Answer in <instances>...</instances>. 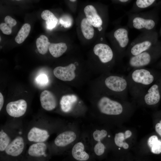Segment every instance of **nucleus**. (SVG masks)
I'll return each mask as SVG.
<instances>
[{
  "mask_svg": "<svg viewBox=\"0 0 161 161\" xmlns=\"http://www.w3.org/2000/svg\"><path fill=\"white\" fill-rule=\"evenodd\" d=\"M129 92L135 100H139L145 94L155 80L150 69L145 67L132 69L126 76Z\"/></svg>",
  "mask_w": 161,
  "mask_h": 161,
  "instance_id": "f257e3e1",
  "label": "nucleus"
},
{
  "mask_svg": "<svg viewBox=\"0 0 161 161\" xmlns=\"http://www.w3.org/2000/svg\"><path fill=\"white\" fill-rule=\"evenodd\" d=\"M25 141L20 134L12 136L4 129L0 131V151L13 157L20 155L25 148Z\"/></svg>",
  "mask_w": 161,
  "mask_h": 161,
  "instance_id": "f03ea898",
  "label": "nucleus"
},
{
  "mask_svg": "<svg viewBox=\"0 0 161 161\" xmlns=\"http://www.w3.org/2000/svg\"><path fill=\"white\" fill-rule=\"evenodd\" d=\"M156 40L153 31L142 32L129 44L125 56L129 58L147 50L154 45Z\"/></svg>",
  "mask_w": 161,
  "mask_h": 161,
  "instance_id": "7ed1b4c3",
  "label": "nucleus"
},
{
  "mask_svg": "<svg viewBox=\"0 0 161 161\" xmlns=\"http://www.w3.org/2000/svg\"><path fill=\"white\" fill-rule=\"evenodd\" d=\"M128 17L127 26L141 32L152 31L156 22L153 12L147 11L127 14Z\"/></svg>",
  "mask_w": 161,
  "mask_h": 161,
  "instance_id": "20e7f679",
  "label": "nucleus"
},
{
  "mask_svg": "<svg viewBox=\"0 0 161 161\" xmlns=\"http://www.w3.org/2000/svg\"><path fill=\"white\" fill-rule=\"evenodd\" d=\"M106 87L109 90L117 94L119 98L125 100L127 97L128 85L126 77L125 76L111 75L104 81Z\"/></svg>",
  "mask_w": 161,
  "mask_h": 161,
  "instance_id": "39448f33",
  "label": "nucleus"
},
{
  "mask_svg": "<svg viewBox=\"0 0 161 161\" xmlns=\"http://www.w3.org/2000/svg\"><path fill=\"white\" fill-rule=\"evenodd\" d=\"M113 37L118 56L121 59L124 58L129 45V27L127 26H121L114 32Z\"/></svg>",
  "mask_w": 161,
  "mask_h": 161,
  "instance_id": "423d86ee",
  "label": "nucleus"
},
{
  "mask_svg": "<svg viewBox=\"0 0 161 161\" xmlns=\"http://www.w3.org/2000/svg\"><path fill=\"white\" fill-rule=\"evenodd\" d=\"M97 107L101 113L109 115H119L124 110V107L120 102L106 96L100 99Z\"/></svg>",
  "mask_w": 161,
  "mask_h": 161,
  "instance_id": "0eeeda50",
  "label": "nucleus"
},
{
  "mask_svg": "<svg viewBox=\"0 0 161 161\" xmlns=\"http://www.w3.org/2000/svg\"><path fill=\"white\" fill-rule=\"evenodd\" d=\"M160 88L158 84L153 83L139 100L148 106L157 104L160 101L161 96Z\"/></svg>",
  "mask_w": 161,
  "mask_h": 161,
  "instance_id": "6e6552de",
  "label": "nucleus"
},
{
  "mask_svg": "<svg viewBox=\"0 0 161 161\" xmlns=\"http://www.w3.org/2000/svg\"><path fill=\"white\" fill-rule=\"evenodd\" d=\"M48 131L45 128L34 126L28 131L27 138L30 142L33 143L45 142L49 137Z\"/></svg>",
  "mask_w": 161,
  "mask_h": 161,
  "instance_id": "1a4fd4ad",
  "label": "nucleus"
},
{
  "mask_svg": "<svg viewBox=\"0 0 161 161\" xmlns=\"http://www.w3.org/2000/svg\"><path fill=\"white\" fill-rule=\"evenodd\" d=\"M93 51L95 54L98 56L100 61L103 64L109 63L113 59V52L107 44H98L94 47Z\"/></svg>",
  "mask_w": 161,
  "mask_h": 161,
  "instance_id": "9d476101",
  "label": "nucleus"
},
{
  "mask_svg": "<svg viewBox=\"0 0 161 161\" xmlns=\"http://www.w3.org/2000/svg\"><path fill=\"white\" fill-rule=\"evenodd\" d=\"M27 104L23 99L9 103L6 106L7 114L14 117H18L24 115L27 110Z\"/></svg>",
  "mask_w": 161,
  "mask_h": 161,
  "instance_id": "9b49d317",
  "label": "nucleus"
},
{
  "mask_svg": "<svg viewBox=\"0 0 161 161\" xmlns=\"http://www.w3.org/2000/svg\"><path fill=\"white\" fill-rule=\"evenodd\" d=\"M76 66L73 64L63 67L58 66L55 67L53 72L54 75L58 79L64 81H70L75 78V71Z\"/></svg>",
  "mask_w": 161,
  "mask_h": 161,
  "instance_id": "f8f14e48",
  "label": "nucleus"
},
{
  "mask_svg": "<svg viewBox=\"0 0 161 161\" xmlns=\"http://www.w3.org/2000/svg\"><path fill=\"white\" fill-rule=\"evenodd\" d=\"M40 101L42 107L47 111L52 110L56 106V98L54 95L48 90H45L41 92Z\"/></svg>",
  "mask_w": 161,
  "mask_h": 161,
  "instance_id": "ddd939ff",
  "label": "nucleus"
},
{
  "mask_svg": "<svg viewBox=\"0 0 161 161\" xmlns=\"http://www.w3.org/2000/svg\"><path fill=\"white\" fill-rule=\"evenodd\" d=\"M84 11L87 20L93 26L97 28L102 26L103 24L102 19L93 5L86 6L84 8Z\"/></svg>",
  "mask_w": 161,
  "mask_h": 161,
  "instance_id": "4468645a",
  "label": "nucleus"
},
{
  "mask_svg": "<svg viewBox=\"0 0 161 161\" xmlns=\"http://www.w3.org/2000/svg\"><path fill=\"white\" fill-rule=\"evenodd\" d=\"M76 137V134L74 131H65L59 134L56 137L54 143L57 146L64 147L74 141Z\"/></svg>",
  "mask_w": 161,
  "mask_h": 161,
  "instance_id": "2eb2a0df",
  "label": "nucleus"
},
{
  "mask_svg": "<svg viewBox=\"0 0 161 161\" xmlns=\"http://www.w3.org/2000/svg\"><path fill=\"white\" fill-rule=\"evenodd\" d=\"M47 148V145L45 142L33 143L29 147L27 152L29 155L32 157H46Z\"/></svg>",
  "mask_w": 161,
  "mask_h": 161,
  "instance_id": "dca6fc26",
  "label": "nucleus"
},
{
  "mask_svg": "<svg viewBox=\"0 0 161 161\" xmlns=\"http://www.w3.org/2000/svg\"><path fill=\"white\" fill-rule=\"evenodd\" d=\"M155 0H137L134 1L131 9L126 14L142 12L152 6Z\"/></svg>",
  "mask_w": 161,
  "mask_h": 161,
  "instance_id": "f3484780",
  "label": "nucleus"
},
{
  "mask_svg": "<svg viewBox=\"0 0 161 161\" xmlns=\"http://www.w3.org/2000/svg\"><path fill=\"white\" fill-rule=\"evenodd\" d=\"M84 146L81 142L76 143L72 150V154L73 157L79 161H85L88 160L89 156L84 151Z\"/></svg>",
  "mask_w": 161,
  "mask_h": 161,
  "instance_id": "a211bd4d",
  "label": "nucleus"
},
{
  "mask_svg": "<svg viewBox=\"0 0 161 161\" xmlns=\"http://www.w3.org/2000/svg\"><path fill=\"white\" fill-rule=\"evenodd\" d=\"M76 96L73 95L63 96L60 101L62 110L64 112H68L72 109L74 103L77 101Z\"/></svg>",
  "mask_w": 161,
  "mask_h": 161,
  "instance_id": "6ab92c4d",
  "label": "nucleus"
},
{
  "mask_svg": "<svg viewBox=\"0 0 161 161\" xmlns=\"http://www.w3.org/2000/svg\"><path fill=\"white\" fill-rule=\"evenodd\" d=\"M41 16L42 18L46 21L47 29L51 30L56 26L58 19L50 11L48 10H44L42 12Z\"/></svg>",
  "mask_w": 161,
  "mask_h": 161,
  "instance_id": "aec40b11",
  "label": "nucleus"
},
{
  "mask_svg": "<svg viewBox=\"0 0 161 161\" xmlns=\"http://www.w3.org/2000/svg\"><path fill=\"white\" fill-rule=\"evenodd\" d=\"M67 49L66 44L63 42L51 43L49 49L50 54L55 58L61 56L66 51Z\"/></svg>",
  "mask_w": 161,
  "mask_h": 161,
  "instance_id": "412c9836",
  "label": "nucleus"
},
{
  "mask_svg": "<svg viewBox=\"0 0 161 161\" xmlns=\"http://www.w3.org/2000/svg\"><path fill=\"white\" fill-rule=\"evenodd\" d=\"M37 49L39 53L42 55L47 52L50 43L47 37L44 35H41L36 41Z\"/></svg>",
  "mask_w": 161,
  "mask_h": 161,
  "instance_id": "4be33fe9",
  "label": "nucleus"
},
{
  "mask_svg": "<svg viewBox=\"0 0 161 161\" xmlns=\"http://www.w3.org/2000/svg\"><path fill=\"white\" fill-rule=\"evenodd\" d=\"M80 27L82 34L85 38L90 39L93 37L94 34V28L86 18H83L81 21Z\"/></svg>",
  "mask_w": 161,
  "mask_h": 161,
  "instance_id": "5701e85b",
  "label": "nucleus"
},
{
  "mask_svg": "<svg viewBox=\"0 0 161 161\" xmlns=\"http://www.w3.org/2000/svg\"><path fill=\"white\" fill-rule=\"evenodd\" d=\"M148 144L151 152L156 154L161 153V140L155 135L151 136L148 140Z\"/></svg>",
  "mask_w": 161,
  "mask_h": 161,
  "instance_id": "b1692460",
  "label": "nucleus"
},
{
  "mask_svg": "<svg viewBox=\"0 0 161 161\" xmlns=\"http://www.w3.org/2000/svg\"><path fill=\"white\" fill-rule=\"evenodd\" d=\"M31 29L30 25L28 23L24 24L15 38V41L18 44L23 42L28 36Z\"/></svg>",
  "mask_w": 161,
  "mask_h": 161,
  "instance_id": "393cba45",
  "label": "nucleus"
},
{
  "mask_svg": "<svg viewBox=\"0 0 161 161\" xmlns=\"http://www.w3.org/2000/svg\"><path fill=\"white\" fill-rule=\"evenodd\" d=\"M59 23L65 28L69 27L72 23V20L70 16L65 15L61 16L59 19Z\"/></svg>",
  "mask_w": 161,
  "mask_h": 161,
  "instance_id": "a878e982",
  "label": "nucleus"
},
{
  "mask_svg": "<svg viewBox=\"0 0 161 161\" xmlns=\"http://www.w3.org/2000/svg\"><path fill=\"white\" fill-rule=\"evenodd\" d=\"M107 135V132L106 130L103 129L101 130H97L94 131L93 134V136L95 140L99 142L101 141Z\"/></svg>",
  "mask_w": 161,
  "mask_h": 161,
  "instance_id": "bb28decb",
  "label": "nucleus"
},
{
  "mask_svg": "<svg viewBox=\"0 0 161 161\" xmlns=\"http://www.w3.org/2000/svg\"><path fill=\"white\" fill-rule=\"evenodd\" d=\"M125 139L124 137V133L119 132L115 134L114 140L116 145L119 147L123 146L125 142L123 141Z\"/></svg>",
  "mask_w": 161,
  "mask_h": 161,
  "instance_id": "cd10ccee",
  "label": "nucleus"
},
{
  "mask_svg": "<svg viewBox=\"0 0 161 161\" xmlns=\"http://www.w3.org/2000/svg\"><path fill=\"white\" fill-rule=\"evenodd\" d=\"M105 146L101 141L98 142L95 145L94 151L95 154L98 156L103 154L104 152Z\"/></svg>",
  "mask_w": 161,
  "mask_h": 161,
  "instance_id": "c85d7f7f",
  "label": "nucleus"
},
{
  "mask_svg": "<svg viewBox=\"0 0 161 161\" xmlns=\"http://www.w3.org/2000/svg\"><path fill=\"white\" fill-rule=\"evenodd\" d=\"M37 83L39 84L44 85L48 82V80L47 76L45 74H41L38 75L36 79Z\"/></svg>",
  "mask_w": 161,
  "mask_h": 161,
  "instance_id": "c756f323",
  "label": "nucleus"
},
{
  "mask_svg": "<svg viewBox=\"0 0 161 161\" xmlns=\"http://www.w3.org/2000/svg\"><path fill=\"white\" fill-rule=\"evenodd\" d=\"M0 29L2 32L6 35H10L12 32V27L6 23H2L0 24Z\"/></svg>",
  "mask_w": 161,
  "mask_h": 161,
  "instance_id": "7c9ffc66",
  "label": "nucleus"
},
{
  "mask_svg": "<svg viewBox=\"0 0 161 161\" xmlns=\"http://www.w3.org/2000/svg\"><path fill=\"white\" fill-rule=\"evenodd\" d=\"M5 23L11 27L15 26L17 22L16 21L9 16H7L4 19Z\"/></svg>",
  "mask_w": 161,
  "mask_h": 161,
  "instance_id": "2f4dec72",
  "label": "nucleus"
},
{
  "mask_svg": "<svg viewBox=\"0 0 161 161\" xmlns=\"http://www.w3.org/2000/svg\"><path fill=\"white\" fill-rule=\"evenodd\" d=\"M155 129L157 132L161 137V120L155 126Z\"/></svg>",
  "mask_w": 161,
  "mask_h": 161,
  "instance_id": "473e14b6",
  "label": "nucleus"
},
{
  "mask_svg": "<svg viewBox=\"0 0 161 161\" xmlns=\"http://www.w3.org/2000/svg\"><path fill=\"white\" fill-rule=\"evenodd\" d=\"M132 1L131 0H119L116 1L118 4L123 5H126L130 3Z\"/></svg>",
  "mask_w": 161,
  "mask_h": 161,
  "instance_id": "72a5a7b5",
  "label": "nucleus"
},
{
  "mask_svg": "<svg viewBox=\"0 0 161 161\" xmlns=\"http://www.w3.org/2000/svg\"><path fill=\"white\" fill-rule=\"evenodd\" d=\"M4 102V97L2 93H0V110L1 111Z\"/></svg>",
  "mask_w": 161,
  "mask_h": 161,
  "instance_id": "f704fd0d",
  "label": "nucleus"
},
{
  "mask_svg": "<svg viewBox=\"0 0 161 161\" xmlns=\"http://www.w3.org/2000/svg\"><path fill=\"white\" fill-rule=\"evenodd\" d=\"M124 134V137L125 139H126L129 137L131 135V132L129 130H127L126 131Z\"/></svg>",
  "mask_w": 161,
  "mask_h": 161,
  "instance_id": "c9c22d12",
  "label": "nucleus"
},
{
  "mask_svg": "<svg viewBox=\"0 0 161 161\" xmlns=\"http://www.w3.org/2000/svg\"><path fill=\"white\" fill-rule=\"evenodd\" d=\"M129 147V145L126 142H125L123 147L125 149H127Z\"/></svg>",
  "mask_w": 161,
  "mask_h": 161,
  "instance_id": "e433bc0d",
  "label": "nucleus"
},
{
  "mask_svg": "<svg viewBox=\"0 0 161 161\" xmlns=\"http://www.w3.org/2000/svg\"><path fill=\"white\" fill-rule=\"evenodd\" d=\"M97 29L99 31H100L102 30L103 28L102 26H100L97 27Z\"/></svg>",
  "mask_w": 161,
  "mask_h": 161,
  "instance_id": "4c0bfd02",
  "label": "nucleus"
},
{
  "mask_svg": "<svg viewBox=\"0 0 161 161\" xmlns=\"http://www.w3.org/2000/svg\"><path fill=\"white\" fill-rule=\"evenodd\" d=\"M70 1L72 2H75V1H76L75 0H70Z\"/></svg>",
  "mask_w": 161,
  "mask_h": 161,
  "instance_id": "58836bf2",
  "label": "nucleus"
},
{
  "mask_svg": "<svg viewBox=\"0 0 161 161\" xmlns=\"http://www.w3.org/2000/svg\"><path fill=\"white\" fill-rule=\"evenodd\" d=\"M100 41H103V39L102 37H101L100 38Z\"/></svg>",
  "mask_w": 161,
  "mask_h": 161,
  "instance_id": "ea45409f",
  "label": "nucleus"
},
{
  "mask_svg": "<svg viewBox=\"0 0 161 161\" xmlns=\"http://www.w3.org/2000/svg\"><path fill=\"white\" fill-rule=\"evenodd\" d=\"M0 41H1V37H0Z\"/></svg>",
  "mask_w": 161,
  "mask_h": 161,
  "instance_id": "a19ab883",
  "label": "nucleus"
},
{
  "mask_svg": "<svg viewBox=\"0 0 161 161\" xmlns=\"http://www.w3.org/2000/svg\"><path fill=\"white\" fill-rule=\"evenodd\" d=\"M119 149H120V148H119Z\"/></svg>",
  "mask_w": 161,
  "mask_h": 161,
  "instance_id": "79ce46f5",
  "label": "nucleus"
}]
</instances>
